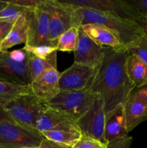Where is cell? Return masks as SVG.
Listing matches in <instances>:
<instances>
[{
	"label": "cell",
	"mask_w": 147,
	"mask_h": 148,
	"mask_svg": "<svg viewBox=\"0 0 147 148\" xmlns=\"http://www.w3.org/2000/svg\"><path fill=\"white\" fill-rule=\"evenodd\" d=\"M128 55L125 46L105 47L103 59L86 88L102 98L105 114L118 106L123 105L135 88L126 72Z\"/></svg>",
	"instance_id": "6da1fadb"
},
{
	"label": "cell",
	"mask_w": 147,
	"mask_h": 148,
	"mask_svg": "<svg viewBox=\"0 0 147 148\" xmlns=\"http://www.w3.org/2000/svg\"><path fill=\"white\" fill-rule=\"evenodd\" d=\"M73 22L76 27L97 24L112 32L124 46L135 44L144 36L135 21L124 20L112 14L88 8H74Z\"/></svg>",
	"instance_id": "7a4b0ae2"
},
{
	"label": "cell",
	"mask_w": 147,
	"mask_h": 148,
	"mask_svg": "<svg viewBox=\"0 0 147 148\" xmlns=\"http://www.w3.org/2000/svg\"><path fill=\"white\" fill-rule=\"evenodd\" d=\"M96 96L86 88L76 91H60L46 104L48 108L59 111L76 123L90 109Z\"/></svg>",
	"instance_id": "3957f363"
},
{
	"label": "cell",
	"mask_w": 147,
	"mask_h": 148,
	"mask_svg": "<svg viewBox=\"0 0 147 148\" xmlns=\"http://www.w3.org/2000/svg\"><path fill=\"white\" fill-rule=\"evenodd\" d=\"M29 55L23 48L0 51V80L15 85H30Z\"/></svg>",
	"instance_id": "277c9868"
},
{
	"label": "cell",
	"mask_w": 147,
	"mask_h": 148,
	"mask_svg": "<svg viewBox=\"0 0 147 148\" xmlns=\"http://www.w3.org/2000/svg\"><path fill=\"white\" fill-rule=\"evenodd\" d=\"M4 107L16 124L31 130H35L36 121L48 108L33 93L18 97Z\"/></svg>",
	"instance_id": "5b68a950"
},
{
	"label": "cell",
	"mask_w": 147,
	"mask_h": 148,
	"mask_svg": "<svg viewBox=\"0 0 147 148\" xmlns=\"http://www.w3.org/2000/svg\"><path fill=\"white\" fill-rule=\"evenodd\" d=\"M44 139L35 130L26 128L15 122H0V148H30L40 145Z\"/></svg>",
	"instance_id": "8992f818"
},
{
	"label": "cell",
	"mask_w": 147,
	"mask_h": 148,
	"mask_svg": "<svg viewBox=\"0 0 147 148\" xmlns=\"http://www.w3.org/2000/svg\"><path fill=\"white\" fill-rule=\"evenodd\" d=\"M42 5L48 14L50 40L56 48L58 39L72 27H76L73 22L74 8L61 0H44Z\"/></svg>",
	"instance_id": "52a82bcc"
},
{
	"label": "cell",
	"mask_w": 147,
	"mask_h": 148,
	"mask_svg": "<svg viewBox=\"0 0 147 148\" xmlns=\"http://www.w3.org/2000/svg\"><path fill=\"white\" fill-rule=\"evenodd\" d=\"M73 8H88L112 14L121 19L135 21L141 17L126 0H61Z\"/></svg>",
	"instance_id": "ba28073f"
},
{
	"label": "cell",
	"mask_w": 147,
	"mask_h": 148,
	"mask_svg": "<svg viewBox=\"0 0 147 148\" xmlns=\"http://www.w3.org/2000/svg\"><path fill=\"white\" fill-rule=\"evenodd\" d=\"M105 116L104 103L97 95L90 109L76 121L84 137H89L105 145L104 140Z\"/></svg>",
	"instance_id": "9c48e42d"
},
{
	"label": "cell",
	"mask_w": 147,
	"mask_h": 148,
	"mask_svg": "<svg viewBox=\"0 0 147 148\" xmlns=\"http://www.w3.org/2000/svg\"><path fill=\"white\" fill-rule=\"evenodd\" d=\"M42 3L35 8L30 10L27 13L28 36L24 46L32 47L53 46L50 40L48 14L42 5Z\"/></svg>",
	"instance_id": "30bf717a"
},
{
	"label": "cell",
	"mask_w": 147,
	"mask_h": 148,
	"mask_svg": "<svg viewBox=\"0 0 147 148\" xmlns=\"http://www.w3.org/2000/svg\"><path fill=\"white\" fill-rule=\"evenodd\" d=\"M97 67L74 62L73 64L61 73L59 81L60 91H76L86 89L90 84Z\"/></svg>",
	"instance_id": "8fae6325"
},
{
	"label": "cell",
	"mask_w": 147,
	"mask_h": 148,
	"mask_svg": "<svg viewBox=\"0 0 147 148\" xmlns=\"http://www.w3.org/2000/svg\"><path fill=\"white\" fill-rule=\"evenodd\" d=\"M128 133L147 120V85L131 92L123 104Z\"/></svg>",
	"instance_id": "7c38bea8"
},
{
	"label": "cell",
	"mask_w": 147,
	"mask_h": 148,
	"mask_svg": "<svg viewBox=\"0 0 147 148\" xmlns=\"http://www.w3.org/2000/svg\"><path fill=\"white\" fill-rule=\"evenodd\" d=\"M105 47L94 42L84 31L82 26L78 27V40L74 52L75 63L96 68L102 62Z\"/></svg>",
	"instance_id": "4fadbf2b"
},
{
	"label": "cell",
	"mask_w": 147,
	"mask_h": 148,
	"mask_svg": "<svg viewBox=\"0 0 147 148\" xmlns=\"http://www.w3.org/2000/svg\"><path fill=\"white\" fill-rule=\"evenodd\" d=\"M60 72L55 68L45 71L30 84L33 93L44 102L50 101L60 92Z\"/></svg>",
	"instance_id": "5bb4252c"
},
{
	"label": "cell",
	"mask_w": 147,
	"mask_h": 148,
	"mask_svg": "<svg viewBox=\"0 0 147 148\" xmlns=\"http://www.w3.org/2000/svg\"><path fill=\"white\" fill-rule=\"evenodd\" d=\"M128 134L123 105H119L106 114L104 140L105 145Z\"/></svg>",
	"instance_id": "9a60e30c"
},
{
	"label": "cell",
	"mask_w": 147,
	"mask_h": 148,
	"mask_svg": "<svg viewBox=\"0 0 147 148\" xmlns=\"http://www.w3.org/2000/svg\"><path fill=\"white\" fill-rule=\"evenodd\" d=\"M77 126L69 117L51 108H48L36 121L35 130L42 134L45 132Z\"/></svg>",
	"instance_id": "2e32d148"
},
{
	"label": "cell",
	"mask_w": 147,
	"mask_h": 148,
	"mask_svg": "<svg viewBox=\"0 0 147 148\" xmlns=\"http://www.w3.org/2000/svg\"><path fill=\"white\" fill-rule=\"evenodd\" d=\"M28 12L22 14L14 23L8 36L0 44L1 51H8V49L20 43H26L28 36Z\"/></svg>",
	"instance_id": "e0dca14e"
},
{
	"label": "cell",
	"mask_w": 147,
	"mask_h": 148,
	"mask_svg": "<svg viewBox=\"0 0 147 148\" xmlns=\"http://www.w3.org/2000/svg\"><path fill=\"white\" fill-rule=\"evenodd\" d=\"M88 36L99 46L112 49L124 47L118 38L106 27L97 24H86L82 26Z\"/></svg>",
	"instance_id": "ac0fdd59"
},
{
	"label": "cell",
	"mask_w": 147,
	"mask_h": 148,
	"mask_svg": "<svg viewBox=\"0 0 147 148\" xmlns=\"http://www.w3.org/2000/svg\"><path fill=\"white\" fill-rule=\"evenodd\" d=\"M43 137L61 147L71 148L81 140L83 134L78 126L59 130H51L42 133Z\"/></svg>",
	"instance_id": "d6986e66"
},
{
	"label": "cell",
	"mask_w": 147,
	"mask_h": 148,
	"mask_svg": "<svg viewBox=\"0 0 147 148\" xmlns=\"http://www.w3.org/2000/svg\"><path fill=\"white\" fill-rule=\"evenodd\" d=\"M126 72L135 88L147 85V64L137 56L129 54L126 61Z\"/></svg>",
	"instance_id": "ffe728a7"
},
{
	"label": "cell",
	"mask_w": 147,
	"mask_h": 148,
	"mask_svg": "<svg viewBox=\"0 0 147 148\" xmlns=\"http://www.w3.org/2000/svg\"><path fill=\"white\" fill-rule=\"evenodd\" d=\"M28 68L31 82L45 71L51 68L57 69V51H54L46 59H40L29 53Z\"/></svg>",
	"instance_id": "44dd1931"
},
{
	"label": "cell",
	"mask_w": 147,
	"mask_h": 148,
	"mask_svg": "<svg viewBox=\"0 0 147 148\" xmlns=\"http://www.w3.org/2000/svg\"><path fill=\"white\" fill-rule=\"evenodd\" d=\"M33 93L30 85H20L0 80V104L5 106L10 101L24 95Z\"/></svg>",
	"instance_id": "7402d4cb"
},
{
	"label": "cell",
	"mask_w": 147,
	"mask_h": 148,
	"mask_svg": "<svg viewBox=\"0 0 147 148\" xmlns=\"http://www.w3.org/2000/svg\"><path fill=\"white\" fill-rule=\"evenodd\" d=\"M78 40V27H72L65 31L58 39L56 49L61 51H73L76 49Z\"/></svg>",
	"instance_id": "603a6c76"
},
{
	"label": "cell",
	"mask_w": 147,
	"mask_h": 148,
	"mask_svg": "<svg viewBox=\"0 0 147 148\" xmlns=\"http://www.w3.org/2000/svg\"><path fill=\"white\" fill-rule=\"evenodd\" d=\"M29 10H30L8 2V5L0 11V19L15 22L22 14L27 12Z\"/></svg>",
	"instance_id": "cb8c5ba5"
},
{
	"label": "cell",
	"mask_w": 147,
	"mask_h": 148,
	"mask_svg": "<svg viewBox=\"0 0 147 148\" xmlns=\"http://www.w3.org/2000/svg\"><path fill=\"white\" fill-rule=\"evenodd\" d=\"M128 54L137 56L142 62L147 64V39L144 36L135 44L126 48Z\"/></svg>",
	"instance_id": "d4e9b609"
},
{
	"label": "cell",
	"mask_w": 147,
	"mask_h": 148,
	"mask_svg": "<svg viewBox=\"0 0 147 148\" xmlns=\"http://www.w3.org/2000/svg\"><path fill=\"white\" fill-rule=\"evenodd\" d=\"M23 49L28 53H32L40 59H46L54 51H58L56 47L49 46H40L35 47L24 46Z\"/></svg>",
	"instance_id": "484cf974"
},
{
	"label": "cell",
	"mask_w": 147,
	"mask_h": 148,
	"mask_svg": "<svg viewBox=\"0 0 147 148\" xmlns=\"http://www.w3.org/2000/svg\"><path fill=\"white\" fill-rule=\"evenodd\" d=\"M71 148H107V145L97 140L83 136Z\"/></svg>",
	"instance_id": "4316f807"
},
{
	"label": "cell",
	"mask_w": 147,
	"mask_h": 148,
	"mask_svg": "<svg viewBox=\"0 0 147 148\" xmlns=\"http://www.w3.org/2000/svg\"><path fill=\"white\" fill-rule=\"evenodd\" d=\"M132 144V137L126 136L123 138L112 141L107 145V148H131Z\"/></svg>",
	"instance_id": "83f0119b"
},
{
	"label": "cell",
	"mask_w": 147,
	"mask_h": 148,
	"mask_svg": "<svg viewBox=\"0 0 147 148\" xmlns=\"http://www.w3.org/2000/svg\"><path fill=\"white\" fill-rule=\"evenodd\" d=\"M7 1L11 4H16L24 8L28 9V10H33L37 7L39 4H41L43 0H10Z\"/></svg>",
	"instance_id": "f1b7e54d"
},
{
	"label": "cell",
	"mask_w": 147,
	"mask_h": 148,
	"mask_svg": "<svg viewBox=\"0 0 147 148\" xmlns=\"http://www.w3.org/2000/svg\"><path fill=\"white\" fill-rule=\"evenodd\" d=\"M15 22L0 19V43L7 38Z\"/></svg>",
	"instance_id": "f546056e"
},
{
	"label": "cell",
	"mask_w": 147,
	"mask_h": 148,
	"mask_svg": "<svg viewBox=\"0 0 147 148\" xmlns=\"http://www.w3.org/2000/svg\"><path fill=\"white\" fill-rule=\"evenodd\" d=\"M141 16H147V0H126Z\"/></svg>",
	"instance_id": "4dcf8cb0"
},
{
	"label": "cell",
	"mask_w": 147,
	"mask_h": 148,
	"mask_svg": "<svg viewBox=\"0 0 147 148\" xmlns=\"http://www.w3.org/2000/svg\"><path fill=\"white\" fill-rule=\"evenodd\" d=\"M135 22L142 30L144 37L147 39V16H141Z\"/></svg>",
	"instance_id": "1f68e13d"
},
{
	"label": "cell",
	"mask_w": 147,
	"mask_h": 148,
	"mask_svg": "<svg viewBox=\"0 0 147 148\" xmlns=\"http://www.w3.org/2000/svg\"><path fill=\"white\" fill-rule=\"evenodd\" d=\"M30 148H67L64 147H61V146L59 145L56 144V143H53V142L50 141V140H47V139L44 138L40 145L35 147H30Z\"/></svg>",
	"instance_id": "d6a6232c"
},
{
	"label": "cell",
	"mask_w": 147,
	"mask_h": 148,
	"mask_svg": "<svg viewBox=\"0 0 147 148\" xmlns=\"http://www.w3.org/2000/svg\"><path fill=\"white\" fill-rule=\"evenodd\" d=\"M2 121H10V122H14L12 119L11 118L8 113L4 108V106L0 104V122Z\"/></svg>",
	"instance_id": "836d02e7"
},
{
	"label": "cell",
	"mask_w": 147,
	"mask_h": 148,
	"mask_svg": "<svg viewBox=\"0 0 147 148\" xmlns=\"http://www.w3.org/2000/svg\"><path fill=\"white\" fill-rule=\"evenodd\" d=\"M7 5H8V2H7V1L0 0V11L2 10L4 8H5Z\"/></svg>",
	"instance_id": "e575fe53"
},
{
	"label": "cell",
	"mask_w": 147,
	"mask_h": 148,
	"mask_svg": "<svg viewBox=\"0 0 147 148\" xmlns=\"http://www.w3.org/2000/svg\"><path fill=\"white\" fill-rule=\"evenodd\" d=\"M0 44H1V43H0ZM0 51H1V50H0Z\"/></svg>",
	"instance_id": "d590c367"
}]
</instances>
